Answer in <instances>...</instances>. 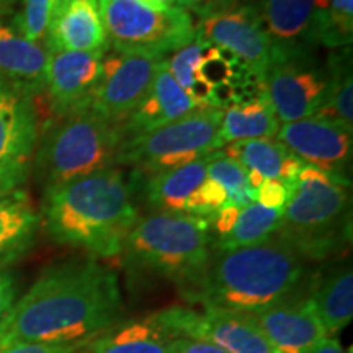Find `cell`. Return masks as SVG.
<instances>
[{
  "label": "cell",
  "instance_id": "obj_1",
  "mask_svg": "<svg viewBox=\"0 0 353 353\" xmlns=\"http://www.w3.org/2000/svg\"><path fill=\"white\" fill-rule=\"evenodd\" d=\"M121 312V288L113 270L94 259L56 263L13 304L0 329V347L85 345L113 327Z\"/></svg>",
  "mask_w": 353,
  "mask_h": 353
},
{
  "label": "cell",
  "instance_id": "obj_2",
  "mask_svg": "<svg viewBox=\"0 0 353 353\" xmlns=\"http://www.w3.org/2000/svg\"><path fill=\"white\" fill-rule=\"evenodd\" d=\"M41 221L57 244L113 259L138 223V208L125 172L110 167L44 188Z\"/></svg>",
  "mask_w": 353,
  "mask_h": 353
},
{
  "label": "cell",
  "instance_id": "obj_3",
  "mask_svg": "<svg viewBox=\"0 0 353 353\" xmlns=\"http://www.w3.org/2000/svg\"><path fill=\"white\" fill-rule=\"evenodd\" d=\"M304 276V259L281 237L219 252L193 285L180 290L201 307L259 312L291 296Z\"/></svg>",
  "mask_w": 353,
  "mask_h": 353
},
{
  "label": "cell",
  "instance_id": "obj_4",
  "mask_svg": "<svg viewBox=\"0 0 353 353\" xmlns=\"http://www.w3.org/2000/svg\"><path fill=\"white\" fill-rule=\"evenodd\" d=\"M276 236L304 260L341 252L350 241V180L304 164L290 183Z\"/></svg>",
  "mask_w": 353,
  "mask_h": 353
},
{
  "label": "cell",
  "instance_id": "obj_5",
  "mask_svg": "<svg viewBox=\"0 0 353 353\" xmlns=\"http://www.w3.org/2000/svg\"><path fill=\"white\" fill-rule=\"evenodd\" d=\"M211 219L185 213H156L138 219L128 234L123 255L131 268L193 285L213 257Z\"/></svg>",
  "mask_w": 353,
  "mask_h": 353
},
{
  "label": "cell",
  "instance_id": "obj_6",
  "mask_svg": "<svg viewBox=\"0 0 353 353\" xmlns=\"http://www.w3.org/2000/svg\"><path fill=\"white\" fill-rule=\"evenodd\" d=\"M123 143L121 128L94 110L70 112L48 126L38 141L33 167L44 188L110 169Z\"/></svg>",
  "mask_w": 353,
  "mask_h": 353
},
{
  "label": "cell",
  "instance_id": "obj_7",
  "mask_svg": "<svg viewBox=\"0 0 353 353\" xmlns=\"http://www.w3.org/2000/svg\"><path fill=\"white\" fill-rule=\"evenodd\" d=\"M113 52L165 59L195 39L192 15L180 7L144 0H99Z\"/></svg>",
  "mask_w": 353,
  "mask_h": 353
},
{
  "label": "cell",
  "instance_id": "obj_8",
  "mask_svg": "<svg viewBox=\"0 0 353 353\" xmlns=\"http://www.w3.org/2000/svg\"><path fill=\"white\" fill-rule=\"evenodd\" d=\"M223 112L196 107L170 125L138 138L123 139L117 164L154 175L211 156L223 149L218 138Z\"/></svg>",
  "mask_w": 353,
  "mask_h": 353
},
{
  "label": "cell",
  "instance_id": "obj_9",
  "mask_svg": "<svg viewBox=\"0 0 353 353\" xmlns=\"http://www.w3.org/2000/svg\"><path fill=\"white\" fill-rule=\"evenodd\" d=\"M172 77L196 107L228 108L262 88L249 69L231 52L195 37L167 59Z\"/></svg>",
  "mask_w": 353,
  "mask_h": 353
},
{
  "label": "cell",
  "instance_id": "obj_10",
  "mask_svg": "<svg viewBox=\"0 0 353 353\" xmlns=\"http://www.w3.org/2000/svg\"><path fill=\"white\" fill-rule=\"evenodd\" d=\"M151 317L174 337L210 342L228 353H275L252 312L170 306L154 312Z\"/></svg>",
  "mask_w": 353,
  "mask_h": 353
},
{
  "label": "cell",
  "instance_id": "obj_11",
  "mask_svg": "<svg viewBox=\"0 0 353 353\" xmlns=\"http://www.w3.org/2000/svg\"><path fill=\"white\" fill-rule=\"evenodd\" d=\"M330 72L303 50L278 52L262 85L280 125L316 117L329 92Z\"/></svg>",
  "mask_w": 353,
  "mask_h": 353
},
{
  "label": "cell",
  "instance_id": "obj_12",
  "mask_svg": "<svg viewBox=\"0 0 353 353\" xmlns=\"http://www.w3.org/2000/svg\"><path fill=\"white\" fill-rule=\"evenodd\" d=\"M39 141L34 95L0 77V193L21 188Z\"/></svg>",
  "mask_w": 353,
  "mask_h": 353
},
{
  "label": "cell",
  "instance_id": "obj_13",
  "mask_svg": "<svg viewBox=\"0 0 353 353\" xmlns=\"http://www.w3.org/2000/svg\"><path fill=\"white\" fill-rule=\"evenodd\" d=\"M195 37L231 52L260 82L278 56L257 7L250 3H237L205 13L195 26Z\"/></svg>",
  "mask_w": 353,
  "mask_h": 353
},
{
  "label": "cell",
  "instance_id": "obj_14",
  "mask_svg": "<svg viewBox=\"0 0 353 353\" xmlns=\"http://www.w3.org/2000/svg\"><path fill=\"white\" fill-rule=\"evenodd\" d=\"M161 61L120 52L105 56L101 79L88 108L121 128L151 87Z\"/></svg>",
  "mask_w": 353,
  "mask_h": 353
},
{
  "label": "cell",
  "instance_id": "obj_15",
  "mask_svg": "<svg viewBox=\"0 0 353 353\" xmlns=\"http://www.w3.org/2000/svg\"><path fill=\"white\" fill-rule=\"evenodd\" d=\"M350 128L321 117L280 125L276 138L304 164L347 176L353 151Z\"/></svg>",
  "mask_w": 353,
  "mask_h": 353
},
{
  "label": "cell",
  "instance_id": "obj_16",
  "mask_svg": "<svg viewBox=\"0 0 353 353\" xmlns=\"http://www.w3.org/2000/svg\"><path fill=\"white\" fill-rule=\"evenodd\" d=\"M105 56L107 52L50 51L44 92L57 117L90 107Z\"/></svg>",
  "mask_w": 353,
  "mask_h": 353
},
{
  "label": "cell",
  "instance_id": "obj_17",
  "mask_svg": "<svg viewBox=\"0 0 353 353\" xmlns=\"http://www.w3.org/2000/svg\"><path fill=\"white\" fill-rule=\"evenodd\" d=\"M254 317L275 353H307L329 337L309 294L281 299Z\"/></svg>",
  "mask_w": 353,
  "mask_h": 353
},
{
  "label": "cell",
  "instance_id": "obj_18",
  "mask_svg": "<svg viewBox=\"0 0 353 353\" xmlns=\"http://www.w3.org/2000/svg\"><path fill=\"white\" fill-rule=\"evenodd\" d=\"M44 38L50 51L108 52L99 0H57Z\"/></svg>",
  "mask_w": 353,
  "mask_h": 353
},
{
  "label": "cell",
  "instance_id": "obj_19",
  "mask_svg": "<svg viewBox=\"0 0 353 353\" xmlns=\"http://www.w3.org/2000/svg\"><path fill=\"white\" fill-rule=\"evenodd\" d=\"M195 108L196 105L172 77L167 59H162L149 90L121 126L123 139L138 138L156 131Z\"/></svg>",
  "mask_w": 353,
  "mask_h": 353
},
{
  "label": "cell",
  "instance_id": "obj_20",
  "mask_svg": "<svg viewBox=\"0 0 353 353\" xmlns=\"http://www.w3.org/2000/svg\"><path fill=\"white\" fill-rule=\"evenodd\" d=\"M50 50L0 21V77L38 95L46 85Z\"/></svg>",
  "mask_w": 353,
  "mask_h": 353
},
{
  "label": "cell",
  "instance_id": "obj_21",
  "mask_svg": "<svg viewBox=\"0 0 353 353\" xmlns=\"http://www.w3.org/2000/svg\"><path fill=\"white\" fill-rule=\"evenodd\" d=\"M41 216L23 188L0 193V268L19 262L37 241Z\"/></svg>",
  "mask_w": 353,
  "mask_h": 353
},
{
  "label": "cell",
  "instance_id": "obj_22",
  "mask_svg": "<svg viewBox=\"0 0 353 353\" xmlns=\"http://www.w3.org/2000/svg\"><path fill=\"white\" fill-rule=\"evenodd\" d=\"M176 343L179 337L148 316L113 325L82 348L85 353H176Z\"/></svg>",
  "mask_w": 353,
  "mask_h": 353
},
{
  "label": "cell",
  "instance_id": "obj_23",
  "mask_svg": "<svg viewBox=\"0 0 353 353\" xmlns=\"http://www.w3.org/2000/svg\"><path fill=\"white\" fill-rule=\"evenodd\" d=\"M278 130L280 121L262 85L259 94L224 108L218 138L221 148H224L236 141L275 139Z\"/></svg>",
  "mask_w": 353,
  "mask_h": 353
},
{
  "label": "cell",
  "instance_id": "obj_24",
  "mask_svg": "<svg viewBox=\"0 0 353 353\" xmlns=\"http://www.w3.org/2000/svg\"><path fill=\"white\" fill-rule=\"evenodd\" d=\"M221 152L236 159L247 170L259 172L265 180H281L288 185L296 179L304 165L301 159L278 139L236 141Z\"/></svg>",
  "mask_w": 353,
  "mask_h": 353
},
{
  "label": "cell",
  "instance_id": "obj_25",
  "mask_svg": "<svg viewBox=\"0 0 353 353\" xmlns=\"http://www.w3.org/2000/svg\"><path fill=\"white\" fill-rule=\"evenodd\" d=\"M316 0H260V20L278 52L301 50L307 41L309 23Z\"/></svg>",
  "mask_w": 353,
  "mask_h": 353
},
{
  "label": "cell",
  "instance_id": "obj_26",
  "mask_svg": "<svg viewBox=\"0 0 353 353\" xmlns=\"http://www.w3.org/2000/svg\"><path fill=\"white\" fill-rule=\"evenodd\" d=\"M213 156V154H211ZM211 156L192 164L176 167L159 174L149 175L145 195L159 213H185L188 198L200 188L206 179V169Z\"/></svg>",
  "mask_w": 353,
  "mask_h": 353
},
{
  "label": "cell",
  "instance_id": "obj_27",
  "mask_svg": "<svg viewBox=\"0 0 353 353\" xmlns=\"http://www.w3.org/2000/svg\"><path fill=\"white\" fill-rule=\"evenodd\" d=\"M317 314L327 330L329 337H335L350 324L353 317V273L350 267L330 272L317 283L309 294Z\"/></svg>",
  "mask_w": 353,
  "mask_h": 353
},
{
  "label": "cell",
  "instance_id": "obj_28",
  "mask_svg": "<svg viewBox=\"0 0 353 353\" xmlns=\"http://www.w3.org/2000/svg\"><path fill=\"white\" fill-rule=\"evenodd\" d=\"M281 218H283V210L265 208L257 201L250 203L245 208H241L231 231L216 242L218 250L229 252V250L263 244L276 236Z\"/></svg>",
  "mask_w": 353,
  "mask_h": 353
},
{
  "label": "cell",
  "instance_id": "obj_29",
  "mask_svg": "<svg viewBox=\"0 0 353 353\" xmlns=\"http://www.w3.org/2000/svg\"><path fill=\"white\" fill-rule=\"evenodd\" d=\"M307 41L325 48H350L353 41V0H316Z\"/></svg>",
  "mask_w": 353,
  "mask_h": 353
},
{
  "label": "cell",
  "instance_id": "obj_30",
  "mask_svg": "<svg viewBox=\"0 0 353 353\" xmlns=\"http://www.w3.org/2000/svg\"><path fill=\"white\" fill-rule=\"evenodd\" d=\"M206 175L218 182L224 188L228 196V205L245 208L250 203L257 200V193L250 188L247 180V169L236 159L224 156L218 151L211 156Z\"/></svg>",
  "mask_w": 353,
  "mask_h": 353
},
{
  "label": "cell",
  "instance_id": "obj_31",
  "mask_svg": "<svg viewBox=\"0 0 353 353\" xmlns=\"http://www.w3.org/2000/svg\"><path fill=\"white\" fill-rule=\"evenodd\" d=\"M330 82L324 105L316 117L341 123L353 130V82L350 63L329 69Z\"/></svg>",
  "mask_w": 353,
  "mask_h": 353
},
{
  "label": "cell",
  "instance_id": "obj_32",
  "mask_svg": "<svg viewBox=\"0 0 353 353\" xmlns=\"http://www.w3.org/2000/svg\"><path fill=\"white\" fill-rule=\"evenodd\" d=\"M57 0H21L20 12L13 19V26L26 39L41 43L46 37Z\"/></svg>",
  "mask_w": 353,
  "mask_h": 353
},
{
  "label": "cell",
  "instance_id": "obj_33",
  "mask_svg": "<svg viewBox=\"0 0 353 353\" xmlns=\"http://www.w3.org/2000/svg\"><path fill=\"white\" fill-rule=\"evenodd\" d=\"M290 195V185L281 182V180H265L262 187L257 190V201L259 205L265 208L273 210H285L286 201Z\"/></svg>",
  "mask_w": 353,
  "mask_h": 353
},
{
  "label": "cell",
  "instance_id": "obj_34",
  "mask_svg": "<svg viewBox=\"0 0 353 353\" xmlns=\"http://www.w3.org/2000/svg\"><path fill=\"white\" fill-rule=\"evenodd\" d=\"M83 345H64V343H12L0 347V353H77Z\"/></svg>",
  "mask_w": 353,
  "mask_h": 353
},
{
  "label": "cell",
  "instance_id": "obj_35",
  "mask_svg": "<svg viewBox=\"0 0 353 353\" xmlns=\"http://www.w3.org/2000/svg\"><path fill=\"white\" fill-rule=\"evenodd\" d=\"M17 301V285L15 280L7 268H0V329L10 314L13 304Z\"/></svg>",
  "mask_w": 353,
  "mask_h": 353
},
{
  "label": "cell",
  "instance_id": "obj_36",
  "mask_svg": "<svg viewBox=\"0 0 353 353\" xmlns=\"http://www.w3.org/2000/svg\"><path fill=\"white\" fill-rule=\"evenodd\" d=\"M239 211L241 208L231 205L223 206V208L216 211L213 218H211V226L214 228L216 234H218V239L219 237L226 236V234L231 231L234 224H236L237 216H239Z\"/></svg>",
  "mask_w": 353,
  "mask_h": 353
},
{
  "label": "cell",
  "instance_id": "obj_37",
  "mask_svg": "<svg viewBox=\"0 0 353 353\" xmlns=\"http://www.w3.org/2000/svg\"><path fill=\"white\" fill-rule=\"evenodd\" d=\"M176 353H228L218 345L205 342L195 341V339H179L176 343Z\"/></svg>",
  "mask_w": 353,
  "mask_h": 353
},
{
  "label": "cell",
  "instance_id": "obj_38",
  "mask_svg": "<svg viewBox=\"0 0 353 353\" xmlns=\"http://www.w3.org/2000/svg\"><path fill=\"white\" fill-rule=\"evenodd\" d=\"M307 353H347L345 348L342 347V343L339 339L327 337L325 341L317 343L314 348H311Z\"/></svg>",
  "mask_w": 353,
  "mask_h": 353
},
{
  "label": "cell",
  "instance_id": "obj_39",
  "mask_svg": "<svg viewBox=\"0 0 353 353\" xmlns=\"http://www.w3.org/2000/svg\"><path fill=\"white\" fill-rule=\"evenodd\" d=\"M237 3H247V2L245 0H206V2L198 8V12H200L201 15H205V13L219 10V8H224V7L237 6Z\"/></svg>",
  "mask_w": 353,
  "mask_h": 353
},
{
  "label": "cell",
  "instance_id": "obj_40",
  "mask_svg": "<svg viewBox=\"0 0 353 353\" xmlns=\"http://www.w3.org/2000/svg\"><path fill=\"white\" fill-rule=\"evenodd\" d=\"M21 0H0V19L12 15L20 7Z\"/></svg>",
  "mask_w": 353,
  "mask_h": 353
},
{
  "label": "cell",
  "instance_id": "obj_41",
  "mask_svg": "<svg viewBox=\"0 0 353 353\" xmlns=\"http://www.w3.org/2000/svg\"><path fill=\"white\" fill-rule=\"evenodd\" d=\"M144 2L152 3V6L157 7H180V0H144Z\"/></svg>",
  "mask_w": 353,
  "mask_h": 353
},
{
  "label": "cell",
  "instance_id": "obj_42",
  "mask_svg": "<svg viewBox=\"0 0 353 353\" xmlns=\"http://www.w3.org/2000/svg\"><path fill=\"white\" fill-rule=\"evenodd\" d=\"M205 2L206 0H180V7L185 8V10L187 8H195V10H198Z\"/></svg>",
  "mask_w": 353,
  "mask_h": 353
}]
</instances>
